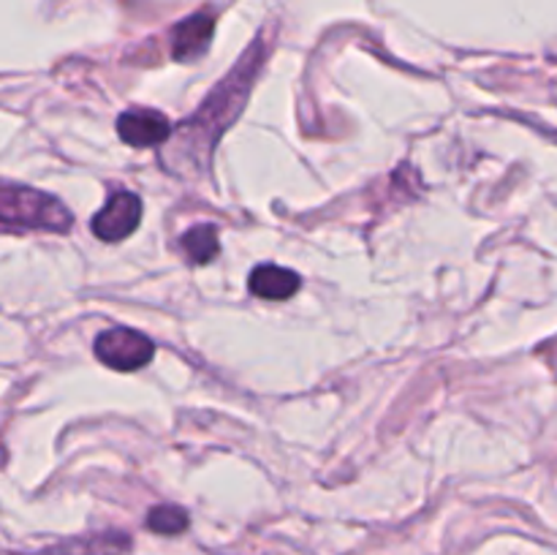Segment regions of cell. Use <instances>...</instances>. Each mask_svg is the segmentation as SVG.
<instances>
[{
    "label": "cell",
    "mask_w": 557,
    "mask_h": 555,
    "mask_svg": "<svg viewBox=\"0 0 557 555\" xmlns=\"http://www.w3.org/2000/svg\"><path fill=\"white\" fill-rule=\"evenodd\" d=\"M117 134L131 147H158L172 136V125L156 109H128L120 114Z\"/></svg>",
    "instance_id": "cell-4"
},
{
    "label": "cell",
    "mask_w": 557,
    "mask_h": 555,
    "mask_svg": "<svg viewBox=\"0 0 557 555\" xmlns=\"http://www.w3.org/2000/svg\"><path fill=\"white\" fill-rule=\"evenodd\" d=\"M147 528L161 536H174V533H183L188 528V511L183 506H172V504H161L156 509H150L147 515Z\"/></svg>",
    "instance_id": "cell-9"
},
{
    "label": "cell",
    "mask_w": 557,
    "mask_h": 555,
    "mask_svg": "<svg viewBox=\"0 0 557 555\" xmlns=\"http://www.w3.org/2000/svg\"><path fill=\"white\" fill-rule=\"evenodd\" d=\"M212 30H215V20L210 14H194L185 22H180L177 30H174V44L172 54L183 63L199 58L212 41Z\"/></svg>",
    "instance_id": "cell-6"
},
{
    "label": "cell",
    "mask_w": 557,
    "mask_h": 555,
    "mask_svg": "<svg viewBox=\"0 0 557 555\" xmlns=\"http://www.w3.org/2000/svg\"><path fill=\"white\" fill-rule=\"evenodd\" d=\"M131 544V539L125 533H96L90 539H76L60 547L58 555H120L125 553Z\"/></svg>",
    "instance_id": "cell-8"
},
{
    "label": "cell",
    "mask_w": 557,
    "mask_h": 555,
    "mask_svg": "<svg viewBox=\"0 0 557 555\" xmlns=\"http://www.w3.org/2000/svg\"><path fill=\"white\" fill-rule=\"evenodd\" d=\"M0 215L5 226L20 229H47V232H69L74 218L69 207L44 190L20 188V185H5L0 194Z\"/></svg>",
    "instance_id": "cell-1"
},
{
    "label": "cell",
    "mask_w": 557,
    "mask_h": 555,
    "mask_svg": "<svg viewBox=\"0 0 557 555\" xmlns=\"http://www.w3.org/2000/svg\"><path fill=\"white\" fill-rule=\"evenodd\" d=\"M248 286L256 297L270 299V303H281V299H292L294 294L302 288V278L294 270H286V267L261 264L250 272Z\"/></svg>",
    "instance_id": "cell-5"
},
{
    "label": "cell",
    "mask_w": 557,
    "mask_h": 555,
    "mask_svg": "<svg viewBox=\"0 0 557 555\" xmlns=\"http://www.w3.org/2000/svg\"><path fill=\"white\" fill-rule=\"evenodd\" d=\"M141 221V199L131 190H114L92 218V234L103 243H120L136 232Z\"/></svg>",
    "instance_id": "cell-3"
},
{
    "label": "cell",
    "mask_w": 557,
    "mask_h": 555,
    "mask_svg": "<svg viewBox=\"0 0 557 555\" xmlns=\"http://www.w3.org/2000/svg\"><path fill=\"white\" fill-rule=\"evenodd\" d=\"M96 357L112 370H139L156 357V343L139 330H128V326H112V330L101 332L96 337Z\"/></svg>",
    "instance_id": "cell-2"
},
{
    "label": "cell",
    "mask_w": 557,
    "mask_h": 555,
    "mask_svg": "<svg viewBox=\"0 0 557 555\" xmlns=\"http://www.w3.org/2000/svg\"><path fill=\"white\" fill-rule=\"evenodd\" d=\"M180 248L185 250L190 264H210L218 254H221V239H218V229L212 223H199V226L188 229L180 239Z\"/></svg>",
    "instance_id": "cell-7"
}]
</instances>
